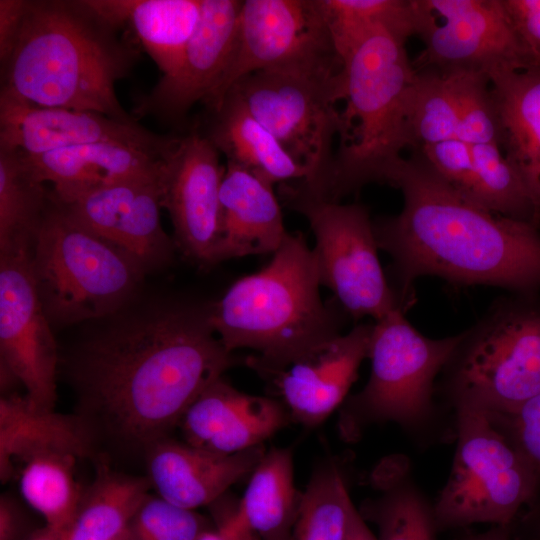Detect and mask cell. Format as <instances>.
<instances>
[{
	"label": "cell",
	"mask_w": 540,
	"mask_h": 540,
	"mask_svg": "<svg viewBox=\"0 0 540 540\" xmlns=\"http://www.w3.org/2000/svg\"><path fill=\"white\" fill-rule=\"evenodd\" d=\"M50 199L23 157L0 148V249L33 245Z\"/></svg>",
	"instance_id": "1f68e13d"
},
{
	"label": "cell",
	"mask_w": 540,
	"mask_h": 540,
	"mask_svg": "<svg viewBox=\"0 0 540 540\" xmlns=\"http://www.w3.org/2000/svg\"><path fill=\"white\" fill-rule=\"evenodd\" d=\"M117 29L126 28L162 75L179 64L201 15L202 0H89Z\"/></svg>",
	"instance_id": "83f0119b"
},
{
	"label": "cell",
	"mask_w": 540,
	"mask_h": 540,
	"mask_svg": "<svg viewBox=\"0 0 540 540\" xmlns=\"http://www.w3.org/2000/svg\"><path fill=\"white\" fill-rule=\"evenodd\" d=\"M236 363L209 307L174 304L94 335L69 365L76 414L100 441L143 454L170 437L189 406Z\"/></svg>",
	"instance_id": "6da1fadb"
},
{
	"label": "cell",
	"mask_w": 540,
	"mask_h": 540,
	"mask_svg": "<svg viewBox=\"0 0 540 540\" xmlns=\"http://www.w3.org/2000/svg\"><path fill=\"white\" fill-rule=\"evenodd\" d=\"M172 138L138 122L126 123L92 111L37 106L0 92V148L24 155L96 142L122 143L163 154Z\"/></svg>",
	"instance_id": "ac0fdd59"
},
{
	"label": "cell",
	"mask_w": 540,
	"mask_h": 540,
	"mask_svg": "<svg viewBox=\"0 0 540 540\" xmlns=\"http://www.w3.org/2000/svg\"><path fill=\"white\" fill-rule=\"evenodd\" d=\"M159 178L160 171L55 200L81 225L124 249L148 270L168 262L175 246L160 221Z\"/></svg>",
	"instance_id": "e0dca14e"
},
{
	"label": "cell",
	"mask_w": 540,
	"mask_h": 540,
	"mask_svg": "<svg viewBox=\"0 0 540 540\" xmlns=\"http://www.w3.org/2000/svg\"><path fill=\"white\" fill-rule=\"evenodd\" d=\"M501 129V150L540 211V70L488 73Z\"/></svg>",
	"instance_id": "484cf974"
},
{
	"label": "cell",
	"mask_w": 540,
	"mask_h": 540,
	"mask_svg": "<svg viewBox=\"0 0 540 540\" xmlns=\"http://www.w3.org/2000/svg\"><path fill=\"white\" fill-rule=\"evenodd\" d=\"M407 39L380 28L343 62V100L338 148L330 170L314 190L333 202L370 183L388 184L392 170L412 147L411 112L418 72Z\"/></svg>",
	"instance_id": "5b68a950"
},
{
	"label": "cell",
	"mask_w": 540,
	"mask_h": 540,
	"mask_svg": "<svg viewBox=\"0 0 540 540\" xmlns=\"http://www.w3.org/2000/svg\"><path fill=\"white\" fill-rule=\"evenodd\" d=\"M209 111L203 133L227 162L271 184L303 181L308 172L250 113L239 97L228 91Z\"/></svg>",
	"instance_id": "cb8c5ba5"
},
{
	"label": "cell",
	"mask_w": 540,
	"mask_h": 540,
	"mask_svg": "<svg viewBox=\"0 0 540 540\" xmlns=\"http://www.w3.org/2000/svg\"><path fill=\"white\" fill-rule=\"evenodd\" d=\"M318 3L342 63L380 28L407 40L417 34V0H318Z\"/></svg>",
	"instance_id": "4dcf8cb0"
},
{
	"label": "cell",
	"mask_w": 540,
	"mask_h": 540,
	"mask_svg": "<svg viewBox=\"0 0 540 540\" xmlns=\"http://www.w3.org/2000/svg\"><path fill=\"white\" fill-rule=\"evenodd\" d=\"M234 92L250 113L277 139L285 151L308 172L296 181L306 190L316 189L328 174L340 132L343 70L314 73L267 70L236 82Z\"/></svg>",
	"instance_id": "30bf717a"
},
{
	"label": "cell",
	"mask_w": 540,
	"mask_h": 540,
	"mask_svg": "<svg viewBox=\"0 0 540 540\" xmlns=\"http://www.w3.org/2000/svg\"><path fill=\"white\" fill-rule=\"evenodd\" d=\"M415 151L419 152L431 168L458 194H464L473 170L469 143L451 139L425 145Z\"/></svg>",
	"instance_id": "ab89813d"
},
{
	"label": "cell",
	"mask_w": 540,
	"mask_h": 540,
	"mask_svg": "<svg viewBox=\"0 0 540 540\" xmlns=\"http://www.w3.org/2000/svg\"><path fill=\"white\" fill-rule=\"evenodd\" d=\"M198 540H232V537L223 523L215 522V526L204 532Z\"/></svg>",
	"instance_id": "681fc988"
},
{
	"label": "cell",
	"mask_w": 540,
	"mask_h": 540,
	"mask_svg": "<svg viewBox=\"0 0 540 540\" xmlns=\"http://www.w3.org/2000/svg\"><path fill=\"white\" fill-rule=\"evenodd\" d=\"M372 324H358L284 368L260 376L274 389L292 422L312 428L340 408L368 358Z\"/></svg>",
	"instance_id": "d6986e66"
},
{
	"label": "cell",
	"mask_w": 540,
	"mask_h": 540,
	"mask_svg": "<svg viewBox=\"0 0 540 540\" xmlns=\"http://www.w3.org/2000/svg\"><path fill=\"white\" fill-rule=\"evenodd\" d=\"M487 416L528 460L540 483V393L512 413Z\"/></svg>",
	"instance_id": "f35d334b"
},
{
	"label": "cell",
	"mask_w": 540,
	"mask_h": 540,
	"mask_svg": "<svg viewBox=\"0 0 540 540\" xmlns=\"http://www.w3.org/2000/svg\"><path fill=\"white\" fill-rule=\"evenodd\" d=\"M290 422L280 400L241 392L221 377L189 406L179 428L193 446L233 454L263 445Z\"/></svg>",
	"instance_id": "ffe728a7"
},
{
	"label": "cell",
	"mask_w": 540,
	"mask_h": 540,
	"mask_svg": "<svg viewBox=\"0 0 540 540\" xmlns=\"http://www.w3.org/2000/svg\"><path fill=\"white\" fill-rule=\"evenodd\" d=\"M77 458L68 452L47 451L22 462L20 492L45 525L68 530L76 515L83 493L75 478Z\"/></svg>",
	"instance_id": "836d02e7"
},
{
	"label": "cell",
	"mask_w": 540,
	"mask_h": 540,
	"mask_svg": "<svg viewBox=\"0 0 540 540\" xmlns=\"http://www.w3.org/2000/svg\"><path fill=\"white\" fill-rule=\"evenodd\" d=\"M213 527L195 510L148 494L131 519L127 532L131 540H198Z\"/></svg>",
	"instance_id": "74e56055"
},
{
	"label": "cell",
	"mask_w": 540,
	"mask_h": 540,
	"mask_svg": "<svg viewBox=\"0 0 540 540\" xmlns=\"http://www.w3.org/2000/svg\"><path fill=\"white\" fill-rule=\"evenodd\" d=\"M540 393V292L495 299L459 340L436 382L449 413L508 414Z\"/></svg>",
	"instance_id": "52a82bcc"
},
{
	"label": "cell",
	"mask_w": 540,
	"mask_h": 540,
	"mask_svg": "<svg viewBox=\"0 0 540 540\" xmlns=\"http://www.w3.org/2000/svg\"><path fill=\"white\" fill-rule=\"evenodd\" d=\"M220 153L195 128L173 135L162 157L161 206L171 218L174 243L201 267L217 264L220 233V187L225 166Z\"/></svg>",
	"instance_id": "9a60e30c"
},
{
	"label": "cell",
	"mask_w": 540,
	"mask_h": 540,
	"mask_svg": "<svg viewBox=\"0 0 540 540\" xmlns=\"http://www.w3.org/2000/svg\"><path fill=\"white\" fill-rule=\"evenodd\" d=\"M241 5L242 0H202L199 22L179 64L137 101L135 115L175 125L196 103L210 101L232 60Z\"/></svg>",
	"instance_id": "2e32d148"
},
{
	"label": "cell",
	"mask_w": 540,
	"mask_h": 540,
	"mask_svg": "<svg viewBox=\"0 0 540 540\" xmlns=\"http://www.w3.org/2000/svg\"><path fill=\"white\" fill-rule=\"evenodd\" d=\"M417 72L410 118L414 151L425 145L458 139L459 130L457 109L444 76L432 69Z\"/></svg>",
	"instance_id": "8d00e7d4"
},
{
	"label": "cell",
	"mask_w": 540,
	"mask_h": 540,
	"mask_svg": "<svg viewBox=\"0 0 540 540\" xmlns=\"http://www.w3.org/2000/svg\"><path fill=\"white\" fill-rule=\"evenodd\" d=\"M320 286L312 248L302 233H288L269 264L209 306V319L228 351H255L246 364L259 375L278 370L341 334L347 314L322 300Z\"/></svg>",
	"instance_id": "277c9868"
},
{
	"label": "cell",
	"mask_w": 540,
	"mask_h": 540,
	"mask_svg": "<svg viewBox=\"0 0 540 540\" xmlns=\"http://www.w3.org/2000/svg\"><path fill=\"white\" fill-rule=\"evenodd\" d=\"M237 503L228 502L224 507L217 508L215 521L228 528L232 540H260L239 514Z\"/></svg>",
	"instance_id": "f6af8a7d"
},
{
	"label": "cell",
	"mask_w": 540,
	"mask_h": 540,
	"mask_svg": "<svg viewBox=\"0 0 540 540\" xmlns=\"http://www.w3.org/2000/svg\"><path fill=\"white\" fill-rule=\"evenodd\" d=\"M32 270L49 321L61 325L117 312L147 271L124 249L76 221L52 192L34 239Z\"/></svg>",
	"instance_id": "ba28073f"
},
{
	"label": "cell",
	"mask_w": 540,
	"mask_h": 540,
	"mask_svg": "<svg viewBox=\"0 0 540 540\" xmlns=\"http://www.w3.org/2000/svg\"><path fill=\"white\" fill-rule=\"evenodd\" d=\"M32 247L0 249L1 387L20 383L35 406L54 410L58 353L34 280Z\"/></svg>",
	"instance_id": "4fadbf2b"
},
{
	"label": "cell",
	"mask_w": 540,
	"mask_h": 540,
	"mask_svg": "<svg viewBox=\"0 0 540 540\" xmlns=\"http://www.w3.org/2000/svg\"><path fill=\"white\" fill-rule=\"evenodd\" d=\"M89 0H27L15 47L1 66V91L33 105L92 111L135 123L116 83L137 51Z\"/></svg>",
	"instance_id": "3957f363"
},
{
	"label": "cell",
	"mask_w": 540,
	"mask_h": 540,
	"mask_svg": "<svg viewBox=\"0 0 540 540\" xmlns=\"http://www.w3.org/2000/svg\"><path fill=\"white\" fill-rule=\"evenodd\" d=\"M113 540H131V539H130L129 534H128L127 529H126V531L124 533H122L120 536L116 537Z\"/></svg>",
	"instance_id": "f907efd6"
},
{
	"label": "cell",
	"mask_w": 540,
	"mask_h": 540,
	"mask_svg": "<svg viewBox=\"0 0 540 540\" xmlns=\"http://www.w3.org/2000/svg\"><path fill=\"white\" fill-rule=\"evenodd\" d=\"M440 73L447 82L457 109L458 139L469 144L491 143L500 146V120L488 75L471 70Z\"/></svg>",
	"instance_id": "d590c367"
},
{
	"label": "cell",
	"mask_w": 540,
	"mask_h": 540,
	"mask_svg": "<svg viewBox=\"0 0 540 540\" xmlns=\"http://www.w3.org/2000/svg\"><path fill=\"white\" fill-rule=\"evenodd\" d=\"M67 530L44 525L36 529L26 540H64Z\"/></svg>",
	"instance_id": "c3c4849f"
},
{
	"label": "cell",
	"mask_w": 540,
	"mask_h": 540,
	"mask_svg": "<svg viewBox=\"0 0 540 540\" xmlns=\"http://www.w3.org/2000/svg\"><path fill=\"white\" fill-rule=\"evenodd\" d=\"M164 153L122 143L96 142L40 155L19 154L39 180L53 184L55 199L66 201L100 186L156 175Z\"/></svg>",
	"instance_id": "603a6c76"
},
{
	"label": "cell",
	"mask_w": 540,
	"mask_h": 540,
	"mask_svg": "<svg viewBox=\"0 0 540 540\" xmlns=\"http://www.w3.org/2000/svg\"><path fill=\"white\" fill-rule=\"evenodd\" d=\"M453 416L452 467L434 501L439 532L476 523L511 525L540 491L533 467L486 414L463 410Z\"/></svg>",
	"instance_id": "9c48e42d"
},
{
	"label": "cell",
	"mask_w": 540,
	"mask_h": 540,
	"mask_svg": "<svg viewBox=\"0 0 540 540\" xmlns=\"http://www.w3.org/2000/svg\"><path fill=\"white\" fill-rule=\"evenodd\" d=\"M374 496L358 509L378 530V540H437L434 502L415 480L404 454L385 456L370 474Z\"/></svg>",
	"instance_id": "d4e9b609"
},
{
	"label": "cell",
	"mask_w": 540,
	"mask_h": 540,
	"mask_svg": "<svg viewBox=\"0 0 540 540\" xmlns=\"http://www.w3.org/2000/svg\"><path fill=\"white\" fill-rule=\"evenodd\" d=\"M502 3L531 70H540V0H502Z\"/></svg>",
	"instance_id": "60d3db41"
},
{
	"label": "cell",
	"mask_w": 540,
	"mask_h": 540,
	"mask_svg": "<svg viewBox=\"0 0 540 540\" xmlns=\"http://www.w3.org/2000/svg\"><path fill=\"white\" fill-rule=\"evenodd\" d=\"M458 340L424 336L400 308L374 321L369 379L339 408L342 439L355 442L372 425L395 423L421 446L454 440V417L438 402L436 382Z\"/></svg>",
	"instance_id": "8992f818"
},
{
	"label": "cell",
	"mask_w": 540,
	"mask_h": 540,
	"mask_svg": "<svg viewBox=\"0 0 540 540\" xmlns=\"http://www.w3.org/2000/svg\"><path fill=\"white\" fill-rule=\"evenodd\" d=\"M354 507L339 465L318 464L302 492L290 540H348Z\"/></svg>",
	"instance_id": "e575fe53"
},
{
	"label": "cell",
	"mask_w": 540,
	"mask_h": 540,
	"mask_svg": "<svg viewBox=\"0 0 540 540\" xmlns=\"http://www.w3.org/2000/svg\"><path fill=\"white\" fill-rule=\"evenodd\" d=\"M301 497L291 449L273 447L249 476L237 509L260 540H290Z\"/></svg>",
	"instance_id": "f1b7e54d"
},
{
	"label": "cell",
	"mask_w": 540,
	"mask_h": 540,
	"mask_svg": "<svg viewBox=\"0 0 540 540\" xmlns=\"http://www.w3.org/2000/svg\"><path fill=\"white\" fill-rule=\"evenodd\" d=\"M93 445L75 415L35 406L27 396L10 393L0 400V478L8 481L16 462L32 455L59 451L84 457Z\"/></svg>",
	"instance_id": "4316f807"
},
{
	"label": "cell",
	"mask_w": 540,
	"mask_h": 540,
	"mask_svg": "<svg viewBox=\"0 0 540 540\" xmlns=\"http://www.w3.org/2000/svg\"><path fill=\"white\" fill-rule=\"evenodd\" d=\"M279 192L286 206L307 219L320 284L333 292L348 316L376 321L401 309L380 264L366 207L312 196L292 182L281 184Z\"/></svg>",
	"instance_id": "8fae6325"
},
{
	"label": "cell",
	"mask_w": 540,
	"mask_h": 540,
	"mask_svg": "<svg viewBox=\"0 0 540 540\" xmlns=\"http://www.w3.org/2000/svg\"><path fill=\"white\" fill-rule=\"evenodd\" d=\"M470 147L473 170L462 197L492 213L540 228V211L500 146L482 143Z\"/></svg>",
	"instance_id": "d6a6232c"
},
{
	"label": "cell",
	"mask_w": 540,
	"mask_h": 540,
	"mask_svg": "<svg viewBox=\"0 0 540 540\" xmlns=\"http://www.w3.org/2000/svg\"><path fill=\"white\" fill-rule=\"evenodd\" d=\"M512 540H540V491L511 524Z\"/></svg>",
	"instance_id": "ee69618b"
},
{
	"label": "cell",
	"mask_w": 540,
	"mask_h": 540,
	"mask_svg": "<svg viewBox=\"0 0 540 540\" xmlns=\"http://www.w3.org/2000/svg\"><path fill=\"white\" fill-rule=\"evenodd\" d=\"M34 531L29 530L27 516L20 505L3 494L0 498V540H26Z\"/></svg>",
	"instance_id": "7bdbcfd3"
},
{
	"label": "cell",
	"mask_w": 540,
	"mask_h": 540,
	"mask_svg": "<svg viewBox=\"0 0 540 540\" xmlns=\"http://www.w3.org/2000/svg\"><path fill=\"white\" fill-rule=\"evenodd\" d=\"M417 71L531 70L502 0H417Z\"/></svg>",
	"instance_id": "5bb4252c"
},
{
	"label": "cell",
	"mask_w": 540,
	"mask_h": 540,
	"mask_svg": "<svg viewBox=\"0 0 540 540\" xmlns=\"http://www.w3.org/2000/svg\"><path fill=\"white\" fill-rule=\"evenodd\" d=\"M273 185L226 163L220 187L217 263L249 255L272 254L288 233Z\"/></svg>",
	"instance_id": "7402d4cb"
},
{
	"label": "cell",
	"mask_w": 540,
	"mask_h": 540,
	"mask_svg": "<svg viewBox=\"0 0 540 540\" xmlns=\"http://www.w3.org/2000/svg\"><path fill=\"white\" fill-rule=\"evenodd\" d=\"M348 540H378L356 507L352 511Z\"/></svg>",
	"instance_id": "7dc6e473"
},
{
	"label": "cell",
	"mask_w": 540,
	"mask_h": 540,
	"mask_svg": "<svg viewBox=\"0 0 540 540\" xmlns=\"http://www.w3.org/2000/svg\"><path fill=\"white\" fill-rule=\"evenodd\" d=\"M27 0H0V63L10 57L23 24Z\"/></svg>",
	"instance_id": "b9f144b4"
},
{
	"label": "cell",
	"mask_w": 540,
	"mask_h": 540,
	"mask_svg": "<svg viewBox=\"0 0 540 540\" xmlns=\"http://www.w3.org/2000/svg\"><path fill=\"white\" fill-rule=\"evenodd\" d=\"M266 449L259 445L221 454L170 437L144 454L148 479L158 496L177 506L197 509L213 505L230 486L250 476Z\"/></svg>",
	"instance_id": "44dd1931"
},
{
	"label": "cell",
	"mask_w": 540,
	"mask_h": 540,
	"mask_svg": "<svg viewBox=\"0 0 540 540\" xmlns=\"http://www.w3.org/2000/svg\"><path fill=\"white\" fill-rule=\"evenodd\" d=\"M388 184L402 192L403 208L373 227L378 248L391 258L403 311L422 276L540 292V228L466 200L417 151L399 160Z\"/></svg>",
	"instance_id": "7a4b0ae2"
},
{
	"label": "cell",
	"mask_w": 540,
	"mask_h": 540,
	"mask_svg": "<svg viewBox=\"0 0 540 540\" xmlns=\"http://www.w3.org/2000/svg\"><path fill=\"white\" fill-rule=\"evenodd\" d=\"M151 483L101 465L83 490L76 515L64 540H113L124 533L148 495Z\"/></svg>",
	"instance_id": "f546056e"
},
{
	"label": "cell",
	"mask_w": 540,
	"mask_h": 540,
	"mask_svg": "<svg viewBox=\"0 0 540 540\" xmlns=\"http://www.w3.org/2000/svg\"><path fill=\"white\" fill-rule=\"evenodd\" d=\"M267 70H343L318 0H242L232 60L206 108L243 77Z\"/></svg>",
	"instance_id": "7c38bea8"
},
{
	"label": "cell",
	"mask_w": 540,
	"mask_h": 540,
	"mask_svg": "<svg viewBox=\"0 0 540 540\" xmlns=\"http://www.w3.org/2000/svg\"><path fill=\"white\" fill-rule=\"evenodd\" d=\"M462 540H512L511 525H491L487 531L467 533Z\"/></svg>",
	"instance_id": "bcb514c9"
}]
</instances>
